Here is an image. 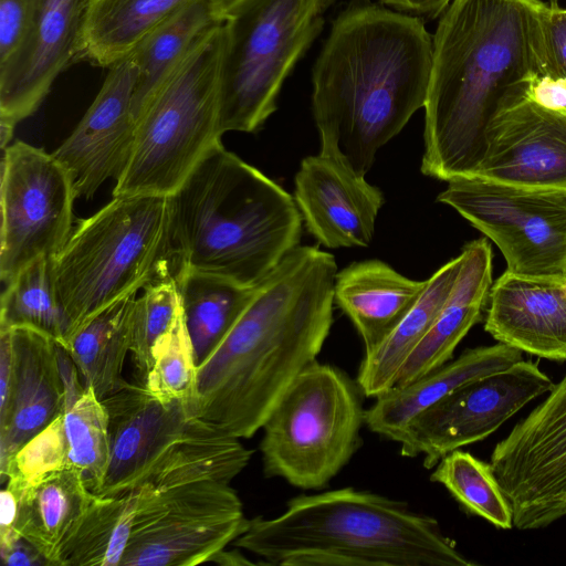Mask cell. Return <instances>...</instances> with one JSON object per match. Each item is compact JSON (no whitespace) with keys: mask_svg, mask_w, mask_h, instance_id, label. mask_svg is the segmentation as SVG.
Masks as SVG:
<instances>
[{"mask_svg":"<svg viewBox=\"0 0 566 566\" xmlns=\"http://www.w3.org/2000/svg\"><path fill=\"white\" fill-rule=\"evenodd\" d=\"M224 0H190L146 36L129 54L138 76L134 93L137 116L191 46L224 21Z\"/></svg>","mask_w":566,"mask_h":566,"instance_id":"f1b7e54d","label":"cell"},{"mask_svg":"<svg viewBox=\"0 0 566 566\" xmlns=\"http://www.w3.org/2000/svg\"><path fill=\"white\" fill-rule=\"evenodd\" d=\"M197 369L195 350L180 310L171 328L154 346L153 365L143 385L161 401H181L190 418L196 398Z\"/></svg>","mask_w":566,"mask_h":566,"instance_id":"d590c367","label":"cell"},{"mask_svg":"<svg viewBox=\"0 0 566 566\" xmlns=\"http://www.w3.org/2000/svg\"><path fill=\"white\" fill-rule=\"evenodd\" d=\"M181 310L197 365L231 329L254 295L249 287L206 272L174 271Z\"/></svg>","mask_w":566,"mask_h":566,"instance_id":"4dcf8cb0","label":"cell"},{"mask_svg":"<svg viewBox=\"0 0 566 566\" xmlns=\"http://www.w3.org/2000/svg\"><path fill=\"white\" fill-rule=\"evenodd\" d=\"M327 0H234L224 11L219 128L254 133L323 24Z\"/></svg>","mask_w":566,"mask_h":566,"instance_id":"9c48e42d","label":"cell"},{"mask_svg":"<svg viewBox=\"0 0 566 566\" xmlns=\"http://www.w3.org/2000/svg\"><path fill=\"white\" fill-rule=\"evenodd\" d=\"M108 70L73 133L52 153L70 172L76 198L91 199L107 179L116 180L134 143L137 65L128 55Z\"/></svg>","mask_w":566,"mask_h":566,"instance_id":"2e32d148","label":"cell"},{"mask_svg":"<svg viewBox=\"0 0 566 566\" xmlns=\"http://www.w3.org/2000/svg\"><path fill=\"white\" fill-rule=\"evenodd\" d=\"M527 96L541 106L566 111V81L543 73L534 80Z\"/></svg>","mask_w":566,"mask_h":566,"instance_id":"60d3db41","label":"cell"},{"mask_svg":"<svg viewBox=\"0 0 566 566\" xmlns=\"http://www.w3.org/2000/svg\"><path fill=\"white\" fill-rule=\"evenodd\" d=\"M95 497L82 472L71 465L22 493L15 531L51 566H60L63 547Z\"/></svg>","mask_w":566,"mask_h":566,"instance_id":"d4e9b609","label":"cell"},{"mask_svg":"<svg viewBox=\"0 0 566 566\" xmlns=\"http://www.w3.org/2000/svg\"><path fill=\"white\" fill-rule=\"evenodd\" d=\"M15 125L0 119V146L1 149H6L10 144V140L13 136Z\"/></svg>","mask_w":566,"mask_h":566,"instance_id":"bcb514c9","label":"cell"},{"mask_svg":"<svg viewBox=\"0 0 566 566\" xmlns=\"http://www.w3.org/2000/svg\"><path fill=\"white\" fill-rule=\"evenodd\" d=\"M544 31L548 73L566 81V9L547 3Z\"/></svg>","mask_w":566,"mask_h":566,"instance_id":"ab89813d","label":"cell"},{"mask_svg":"<svg viewBox=\"0 0 566 566\" xmlns=\"http://www.w3.org/2000/svg\"><path fill=\"white\" fill-rule=\"evenodd\" d=\"M337 265L317 247L293 249L259 284L238 321L198 365L192 417L253 437L333 324Z\"/></svg>","mask_w":566,"mask_h":566,"instance_id":"7a4b0ae2","label":"cell"},{"mask_svg":"<svg viewBox=\"0 0 566 566\" xmlns=\"http://www.w3.org/2000/svg\"><path fill=\"white\" fill-rule=\"evenodd\" d=\"M542 0H452L432 38L421 172L473 177L499 109L548 72Z\"/></svg>","mask_w":566,"mask_h":566,"instance_id":"6da1fadb","label":"cell"},{"mask_svg":"<svg viewBox=\"0 0 566 566\" xmlns=\"http://www.w3.org/2000/svg\"><path fill=\"white\" fill-rule=\"evenodd\" d=\"M130 539L120 566H195L208 563L248 527L243 504L228 483L201 481L139 488Z\"/></svg>","mask_w":566,"mask_h":566,"instance_id":"8fae6325","label":"cell"},{"mask_svg":"<svg viewBox=\"0 0 566 566\" xmlns=\"http://www.w3.org/2000/svg\"><path fill=\"white\" fill-rule=\"evenodd\" d=\"M18 327L35 329L63 346L66 318L55 289L53 256L35 260L6 284L0 329Z\"/></svg>","mask_w":566,"mask_h":566,"instance_id":"d6a6232c","label":"cell"},{"mask_svg":"<svg viewBox=\"0 0 566 566\" xmlns=\"http://www.w3.org/2000/svg\"><path fill=\"white\" fill-rule=\"evenodd\" d=\"M22 491L6 483L0 494V544L21 536L15 531Z\"/></svg>","mask_w":566,"mask_h":566,"instance_id":"7bdbcfd3","label":"cell"},{"mask_svg":"<svg viewBox=\"0 0 566 566\" xmlns=\"http://www.w3.org/2000/svg\"><path fill=\"white\" fill-rule=\"evenodd\" d=\"M437 201L493 241L507 272L566 276V192L460 177L448 181Z\"/></svg>","mask_w":566,"mask_h":566,"instance_id":"30bf717a","label":"cell"},{"mask_svg":"<svg viewBox=\"0 0 566 566\" xmlns=\"http://www.w3.org/2000/svg\"><path fill=\"white\" fill-rule=\"evenodd\" d=\"M559 0H548L547 3L549 7H558Z\"/></svg>","mask_w":566,"mask_h":566,"instance_id":"7dc6e473","label":"cell"},{"mask_svg":"<svg viewBox=\"0 0 566 566\" xmlns=\"http://www.w3.org/2000/svg\"><path fill=\"white\" fill-rule=\"evenodd\" d=\"M232 545L280 566H476L434 517L350 486L295 496Z\"/></svg>","mask_w":566,"mask_h":566,"instance_id":"5b68a950","label":"cell"},{"mask_svg":"<svg viewBox=\"0 0 566 566\" xmlns=\"http://www.w3.org/2000/svg\"><path fill=\"white\" fill-rule=\"evenodd\" d=\"M0 279L8 284L43 256H55L73 231L77 199L67 169L18 140L2 150Z\"/></svg>","mask_w":566,"mask_h":566,"instance_id":"7c38bea8","label":"cell"},{"mask_svg":"<svg viewBox=\"0 0 566 566\" xmlns=\"http://www.w3.org/2000/svg\"><path fill=\"white\" fill-rule=\"evenodd\" d=\"M211 563L219 564L221 566H241V565H254V563L244 557V555L238 549L227 551L226 548L218 552L210 560Z\"/></svg>","mask_w":566,"mask_h":566,"instance_id":"f6af8a7d","label":"cell"},{"mask_svg":"<svg viewBox=\"0 0 566 566\" xmlns=\"http://www.w3.org/2000/svg\"><path fill=\"white\" fill-rule=\"evenodd\" d=\"M172 273L193 270L259 284L300 245L295 199L255 167L213 146L170 195Z\"/></svg>","mask_w":566,"mask_h":566,"instance_id":"277c9868","label":"cell"},{"mask_svg":"<svg viewBox=\"0 0 566 566\" xmlns=\"http://www.w3.org/2000/svg\"><path fill=\"white\" fill-rule=\"evenodd\" d=\"M224 21L172 69L136 119L127 163L113 196L172 195L218 143Z\"/></svg>","mask_w":566,"mask_h":566,"instance_id":"52a82bcc","label":"cell"},{"mask_svg":"<svg viewBox=\"0 0 566 566\" xmlns=\"http://www.w3.org/2000/svg\"><path fill=\"white\" fill-rule=\"evenodd\" d=\"M38 0H0V65L22 46L35 19Z\"/></svg>","mask_w":566,"mask_h":566,"instance_id":"f35d334b","label":"cell"},{"mask_svg":"<svg viewBox=\"0 0 566 566\" xmlns=\"http://www.w3.org/2000/svg\"><path fill=\"white\" fill-rule=\"evenodd\" d=\"M8 331L12 374L8 394L0 399V475L12 455L66 407L61 344L32 328Z\"/></svg>","mask_w":566,"mask_h":566,"instance_id":"ffe728a7","label":"cell"},{"mask_svg":"<svg viewBox=\"0 0 566 566\" xmlns=\"http://www.w3.org/2000/svg\"><path fill=\"white\" fill-rule=\"evenodd\" d=\"M0 555L7 566H51L44 555L22 536L0 544Z\"/></svg>","mask_w":566,"mask_h":566,"instance_id":"b9f144b4","label":"cell"},{"mask_svg":"<svg viewBox=\"0 0 566 566\" xmlns=\"http://www.w3.org/2000/svg\"><path fill=\"white\" fill-rule=\"evenodd\" d=\"M172 272L170 196H113L81 220L53 256L55 289L73 336L117 300Z\"/></svg>","mask_w":566,"mask_h":566,"instance_id":"8992f818","label":"cell"},{"mask_svg":"<svg viewBox=\"0 0 566 566\" xmlns=\"http://www.w3.org/2000/svg\"><path fill=\"white\" fill-rule=\"evenodd\" d=\"M137 292L130 293L91 318L71 339L66 350L84 386L103 400L124 387L123 367L132 349Z\"/></svg>","mask_w":566,"mask_h":566,"instance_id":"f546056e","label":"cell"},{"mask_svg":"<svg viewBox=\"0 0 566 566\" xmlns=\"http://www.w3.org/2000/svg\"><path fill=\"white\" fill-rule=\"evenodd\" d=\"M252 450L199 417L187 419L180 438L165 452L145 483L161 491L201 481L228 483L249 464Z\"/></svg>","mask_w":566,"mask_h":566,"instance_id":"484cf974","label":"cell"},{"mask_svg":"<svg viewBox=\"0 0 566 566\" xmlns=\"http://www.w3.org/2000/svg\"><path fill=\"white\" fill-rule=\"evenodd\" d=\"M431 64L432 38L419 18L366 1L344 10L313 70L319 154L365 177L424 107Z\"/></svg>","mask_w":566,"mask_h":566,"instance_id":"3957f363","label":"cell"},{"mask_svg":"<svg viewBox=\"0 0 566 566\" xmlns=\"http://www.w3.org/2000/svg\"><path fill=\"white\" fill-rule=\"evenodd\" d=\"M484 329L521 352L566 360V276L505 271L491 286Z\"/></svg>","mask_w":566,"mask_h":566,"instance_id":"44dd1931","label":"cell"},{"mask_svg":"<svg viewBox=\"0 0 566 566\" xmlns=\"http://www.w3.org/2000/svg\"><path fill=\"white\" fill-rule=\"evenodd\" d=\"M71 467L64 412L30 438L10 459L1 483L22 493L46 476Z\"/></svg>","mask_w":566,"mask_h":566,"instance_id":"74e56055","label":"cell"},{"mask_svg":"<svg viewBox=\"0 0 566 566\" xmlns=\"http://www.w3.org/2000/svg\"><path fill=\"white\" fill-rule=\"evenodd\" d=\"M462 254L438 269L418 301L390 335L365 355L356 381L364 396L376 397L394 387L400 368L422 340L450 295L462 265Z\"/></svg>","mask_w":566,"mask_h":566,"instance_id":"83f0119b","label":"cell"},{"mask_svg":"<svg viewBox=\"0 0 566 566\" xmlns=\"http://www.w3.org/2000/svg\"><path fill=\"white\" fill-rule=\"evenodd\" d=\"M93 0H38L33 27L15 54L0 65V119L31 116L54 81L76 61Z\"/></svg>","mask_w":566,"mask_h":566,"instance_id":"e0dca14e","label":"cell"},{"mask_svg":"<svg viewBox=\"0 0 566 566\" xmlns=\"http://www.w3.org/2000/svg\"><path fill=\"white\" fill-rule=\"evenodd\" d=\"M452 0H381L397 10L426 14L434 18L441 14Z\"/></svg>","mask_w":566,"mask_h":566,"instance_id":"ee69618b","label":"cell"},{"mask_svg":"<svg viewBox=\"0 0 566 566\" xmlns=\"http://www.w3.org/2000/svg\"><path fill=\"white\" fill-rule=\"evenodd\" d=\"M521 360L522 352L503 343L467 349L416 380L376 396L365 410V424L371 432L398 442L409 422L424 409L457 388Z\"/></svg>","mask_w":566,"mask_h":566,"instance_id":"7402d4cb","label":"cell"},{"mask_svg":"<svg viewBox=\"0 0 566 566\" xmlns=\"http://www.w3.org/2000/svg\"><path fill=\"white\" fill-rule=\"evenodd\" d=\"M473 177L566 192V111L541 106L527 93L504 104L489 125Z\"/></svg>","mask_w":566,"mask_h":566,"instance_id":"9a60e30c","label":"cell"},{"mask_svg":"<svg viewBox=\"0 0 566 566\" xmlns=\"http://www.w3.org/2000/svg\"><path fill=\"white\" fill-rule=\"evenodd\" d=\"M139 489L98 496L62 549L60 566H120L139 502Z\"/></svg>","mask_w":566,"mask_h":566,"instance_id":"1f68e13d","label":"cell"},{"mask_svg":"<svg viewBox=\"0 0 566 566\" xmlns=\"http://www.w3.org/2000/svg\"><path fill=\"white\" fill-rule=\"evenodd\" d=\"M490 460L516 528L566 495V375L495 446Z\"/></svg>","mask_w":566,"mask_h":566,"instance_id":"5bb4252c","label":"cell"},{"mask_svg":"<svg viewBox=\"0 0 566 566\" xmlns=\"http://www.w3.org/2000/svg\"><path fill=\"white\" fill-rule=\"evenodd\" d=\"M108 415L111 455L96 495L116 496L139 488L189 418L178 400L165 402L144 385L127 382L103 399Z\"/></svg>","mask_w":566,"mask_h":566,"instance_id":"ac0fdd59","label":"cell"},{"mask_svg":"<svg viewBox=\"0 0 566 566\" xmlns=\"http://www.w3.org/2000/svg\"><path fill=\"white\" fill-rule=\"evenodd\" d=\"M554 385L531 360L470 381L409 422L398 441L400 453L411 458L422 454L424 468L433 469L448 453L491 436Z\"/></svg>","mask_w":566,"mask_h":566,"instance_id":"4fadbf2b","label":"cell"},{"mask_svg":"<svg viewBox=\"0 0 566 566\" xmlns=\"http://www.w3.org/2000/svg\"><path fill=\"white\" fill-rule=\"evenodd\" d=\"M363 391L331 364L314 360L284 390L262 429L263 472L303 490H319L361 443Z\"/></svg>","mask_w":566,"mask_h":566,"instance_id":"ba28073f","label":"cell"},{"mask_svg":"<svg viewBox=\"0 0 566 566\" xmlns=\"http://www.w3.org/2000/svg\"><path fill=\"white\" fill-rule=\"evenodd\" d=\"M453 289L431 327L399 370L394 387L405 386L449 361L455 347L482 316L492 286V248L486 238L467 243Z\"/></svg>","mask_w":566,"mask_h":566,"instance_id":"603a6c76","label":"cell"},{"mask_svg":"<svg viewBox=\"0 0 566 566\" xmlns=\"http://www.w3.org/2000/svg\"><path fill=\"white\" fill-rule=\"evenodd\" d=\"M181 310L172 272H167L144 287L136 298L130 353L138 375L145 381L156 343L171 328Z\"/></svg>","mask_w":566,"mask_h":566,"instance_id":"8d00e7d4","label":"cell"},{"mask_svg":"<svg viewBox=\"0 0 566 566\" xmlns=\"http://www.w3.org/2000/svg\"><path fill=\"white\" fill-rule=\"evenodd\" d=\"M430 480L443 485L469 513L502 530L514 527L512 506L490 463L458 449L437 463Z\"/></svg>","mask_w":566,"mask_h":566,"instance_id":"836d02e7","label":"cell"},{"mask_svg":"<svg viewBox=\"0 0 566 566\" xmlns=\"http://www.w3.org/2000/svg\"><path fill=\"white\" fill-rule=\"evenodd\" d=\"M64 426L71 465L82 472L90 490L103 486L111 455L108 415L92 386L66 403Z\"/></svg>","mask_w":566,"mask_h":566,"instance_id":"e575fe53","label":"cell"},{"mask_svg":"<svg viewBox=\"0 0 566 566\" xmlns=\"http://www.w3.org/2000/svg\"><path fill=\"white\" fill-rule=\"evenodd\" d=\"M307 231L326 248L367 247L385 198L379 188L324 155L308 156L294 179Z\"/></svg>","mask_w":566,"mask_h":566,"instance_id":"d6986e66","label":"cell"},{"mask_svg":"<svg viewBox=\"0 0 566 566\" xmlns=\"http://www.w3.org/2000/svg\"><path fill=\"white\" fill-rule=\"evenodd\" d=\"M190 0H93L76 61L109 69Z\"/></svg>","mask_w":566,"mask_h":566,"instance_id":"4316f807","label":"cell"},{"mask_svg":"<svg viewBox=\"0 0 566 566\" xmlns=\"http://www.w3.org/2000/svg\"><path fill=\"white\" fill-rule=\"evenodd\" d=\"M426 281L411 280L380 260L354 262L336 273L334 302L373 353L418 301Z\"/></svg>","mask_w":566,"mask_h":566,"instance_id":"cb8c5ba5","label":"cell"}]
</instances>
